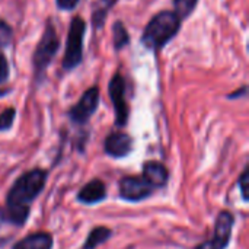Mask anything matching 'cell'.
<instances>
[{
	"mask_svg": "<svg viewBox=\"0 0 249 249\" xmlns=\"http://www.w3.org/2000/svg\"><path fill=\"white\" fill-rule=\"evenodd\" d=\"M133 150V139L130 134L123 131L109 133L104 142V152L114 159L127 158Z\"/></svg>",
	"mask_w": 249,
	"mask_h": 249,
	"instance_id": "obj_9",
	"label": "cell"
},
{
	"mask_svg": "<svg viewBox=\"0 0 249 249\" xmlns=\"http://www.w3.org/2000/svg\"><path fill=\"white\" fill-rule=\"evenodd\" d=\"M99 99H101L99 86H90L89 89H86L83 92V95L80 96L77 104L73 105L69 109L67 117L76 125L88 124L89 120L92 118V115L96 112V109L99 107Z\"/></svg>",
	"mask_w": 249,
	"mask_h": 249,
	"instance_id": "obj_6",
	"label": "cell"
},
{
	"mask_svg": "<svg viewBox=\"0 0 249 249\" xmlns=\"http://www.w3.org/2000/svg\"><path fill=\"white\" fill-rule=\"evenodd\" d=\"M112 47L115 51L124 50L130 44V34L123 20H115L112 23Z\"/></svg>",
	"mask_w": 249,
	"mask_h": 249,
	"instance_id": "obj_15",
	"label": "cell"
},
{
	"mask_svg": "<svg viewBox=\"0 0 249 249\" xmlns=\"http://www.w3.org/2000/svg\"><path fill=\"white\" fill-rule=\"evenodd\" d=\"M15 118H16V109L15 108L9 107L4 111H1L0 112V133L9 131L13 127Z\"/></svg>",
	"mask_w": 249,
	"mask_h": 249,
	"instance_id": "obj_17",
	"label": "cell"
},
{
	"mask_svg": "<svg viewBox=\"0 0 249 249\" xmlns=\"http://www.w3.org/2000/svg\"><path fill=\"white\" fill-rule=\"evenodd\" d=\"M80 0H55V6L61 12H71L77 7Z\"/></svg>",
	"mask_w": 249,
	"mask_h": 249,
	"instance_id": "obj_21",
	"label": "cell"
},
{
	"mask_svg": "<svg viewBox=\"0 0 249 249\" xmlns=\"http://www.w3.org/2000/svg\"><path fill=\"white\" fill-rule=\"evenodd\" d=\"M54 239L48 232H35L18 241L12 249H53Z\"/></svg>",
	"mask_w": 249,
	"mask_h": 249,
	"instance_id": "obj_12",
	"label": "cell"
},
{
	"mask_svg": "<svg viewBox=\"0 0 249 249\" xmlns=\"http://www.w3.org/2000/svg\"><path fill=\"white\" fill-rule=\"evenodd\" d=\"M60 47H61V39L58 36L55 23L53 19H48L32 54L34 80L36 85H41L45 80L47 70L53 63L54 57L57 55V53L60 51Z\"/></svg>",
	"mask_w": 249,
	"mask_h": 249,
	"instance_id": "obj_3",
	"label": "cell"
},
{
	"mask_svg": "<svg viewBox=\"0 0 249 249\" xmlns=\"http://www.w3.org/2000/svg\"><path fill=\"white\" fill-rule=\"evenodd\" d=\"M86 35V22L82 16L76 15L70 20L67 38H66V47H64V55L61 61V69L66 73H70L76 70L82 61H83V42Z\"/></svg>",
	"mask_w": 249,
	"mask_h": 249,
	"instance_id": "obj_4",
	"label": "cell"
},
{
	"mask_svg": "<svg viewBox=\"0 0 249 249\" xmlns=\"http://www.w3.org/2000/svg\"><path fill=\"white\" fill-rule=\"evenodd\" d=\"M107 196H108L107 194V185L101 179L95 178V179L89 181L88 184H85L79 190L76 198L82 204L93 206V204H99L101 201H104L107 198Z\"/></svg>",
	"mask_w": 249,
	"mask_h": 249,
	"instance_id": "obj_10",
	"label": "cell"
},
{
	"mask_svg": "<svg viewBox=\"0 0 249 249\" xmlns=\"http://www.w3.org/2000/svg\"><path fill=\"white\" fill-rule=\"evenodd\" d=\"M247 93H248V86H247V85H244V86H241L239 89H236V90H233L232 93H229V95H228V99H239V98H245V96H247Z\"/></svg>",
	"mask_w": 249,
	"mask_h": 249,
	"instance_id": "obj_22",
	"label": "cell"
},
{
	"mask_svg": "<svg viewBox=\"0 0 249 249\" xmlns=\"http://www.w3.org/2000/svg\"><path fill=\"white\" fill-rule=\"evenodd\" d=\"M111 236H112V231L109 228H107V226H96V228H93L89 232L85 244L82 245V249L98 248V247L104 245L107 241H109Z\"/></svg>",
	"mask_w": 249,
	"mask_h": 249,
	"instance_id": "obj_14",
	"label": "cell"
},
{
	"mask_svg": "<svg viewBox=\"0 0 249 249\" xmlns=\"http://www.w3.org/2000/svg\"><path fill=\"white\" fill-rule=\"evenodd\" d=\"M182 20L174 10L158 12L144 26L140 42L144 48L159 53L181 31Z\"/></svg>",
	"mask_w": 249,
	"mask_h": 249,
	"instance_id": "obj_2",
	"label": "cell"
},
{
	"mask_svg": "<svg viewBox=\"0 0 249 249\" xmlns=\"http://www.w3.org/2000/svg\"><path fill=\"white\" fill-rule=\"evenodd\" d=\"M6 222V219H4V210L3 209H0V228H1V225Z\"/></svg>",
	"mask_w": 249,
	"mask_h": 249,
	"instance_id": "obj_24",
	"label": "cell"
},
{
	"mask_svg": "<svg viewBox=\"0 0 249 249\" xmlns=\"http://www.w3.org/2000/svg\"><path fill=\"white\" fill-rule=\"evenodd\" d=\"M108 95L114 105L115 125L125 127L130 117V107L127 102V82L121 71H117L108 83Z\"/></svg>",
	"mask_w": 249,
	"mask_h": 249,
	"instance_id": "obj_5",
	"label": "cell"
},
{
	"mask_svg": "<svg viewBox=\"0 0 249 249\" xmlns=\"http://www.w3.org/2000/svg\"><path fill=\"white\" fill-rule=\"evenodd\" d=\"M142 177L156 190V188H163L168 185L169 181V171L168 168L158 162V160H146L143 163V172Z\"/></svg>",
	"mask_w": 249,
	"mask_h": 249,
	"instance_id": "obj_11",
	"label": "cell"
},
{
	"mask_svg": "<svg viewBox=\"0 0 249 249\" xmlns=\"http://www.w3.org/2000/svg\"><path fill=\"white\" fill-rule=\"evenodd\" d=\"M13 42V28L3 19H0V50L10 47Z\"/></svg>",
	"mask_w": 249,
	"mask_h": 249,
	"instance_id": "obj_18",
	"label": "cell"
},
{
	"mask_svg": "<svg viewBox=\"0 0 249 249\" xmlns=\"http://www.w3.org/2000/svg\"><path fill=\"white\" fill-rule=\"evenodd\" d=\"M233 226H235V216L228 210L220 212L214 223L213 236L209 241L201 242L194 249H226L231 244Z\"/></svg>",
	"mask_w": 249,
	"mask_h": 249,
	"instance_id": "obj_7",
	"label": "cell"
},
{
	"mask_svg": "<svg viewBox=\"0 0 249 249\" xmlns=\"http://www.w3.org/2000/svg\"><path fill=\"white\" fill-rule=\"evenodd\" d=\"M9 77H10V64L3 50H0V85H4L9 80Z\"/></svg>",
	"mask_w": 249,
	"mask_h": 249,
	"instance_id": "obj_20",
	"label": "cell"
},
{
	"mask_svg": "<svg viewBox=\"0 0 249 249\" xmlns=\"http://www.w3.org/2000/svg\"><path fill=\"white\" fill-rule=\"evenodd\" d=\"M118 1L120 0H93L92 1L90 22L95 31H101L105 26L109 12Z\"/></svg>",
	"mask_w": 249,
	"mask_h": 249,
	"instance_id": "obj_13",
	"label": "cell"
},
{
	"mask_svg": "<svg viewBox=\"0 0 249 249\" xmlns=\"http://www.w3.org/2000/svg\"><path fill=\"white\" fill-rule=\"evenodd\" d=\"M48 171L34 168L22 174L10 187L6 196L4 219L13 226L22 228L29 219L32 203L45 188Z\"/></svg>",
	"mask_w": 249,
	"mask_h": 249,
	"instance_id": "obj_1",
	"label": "cell"
},
{
	"mask_svg": "<svg viewBox=\"0 0 249 249\" xmlns=\"http://www.w3.org/2000/svg\"><path fill=\"white\" fill-rule=\"evenodd\" d=\"M10 93H12V88H6V89L1 88L0 89V99L4 98V96H7V95H10Z\"/></svg>",
	"mask_w": 249,
	"mask_h": 249,
	"instance_id": "obj_23",
	"label": "cell"
},
{
	"mask_svg": "<svg viewBox=\"0 0 249 249\" xmlns=\"http://www.w3.org/2000/svg\"><path fill=\"white\" fill-rule=\"evenodd\" d=\"M120 197L128 203H139L153 196L155 188L143 177H125L118 184Z\"/></svg>",
	"mask_w": 249,
	"mask_h": 249,
	"instance_id": "obj_8",
	"label": "cell"
},
{
	"mask_svg": "<svg viewBox=\"0 0 249 249\" xmlns=\"http://www.w3.org/2000/svg\"><path fill=\"white\" fill-rule=\"evenodd\" d=\"M198 1L200 0H172V4H174V12L181 18V20L184 22L185 19H188L196 7L198 6Z\"/></svg>",
	"mask_w": 249,
	"mask_h": 249,
	"instance_id": "obj_16",
	"label": "cell"
},
{
	"mask_svg": "<svg viewBox=\"0 0 249 249\" xmlns=\"http://www.w3.org/2000/svg\"><path fill=\"white\" fill-rule=\"evenodd\" d=\"M248 182H249V168L245 166V169L242 171V174L239 175V179H238V185H239V190H241V197L244 200V203H248Z\"/></svg>",
	"mask_w": 249,
	"mask_h": 249,
	"instance_id": "obj_19",
	"label": "cell"
}]
</instances>
